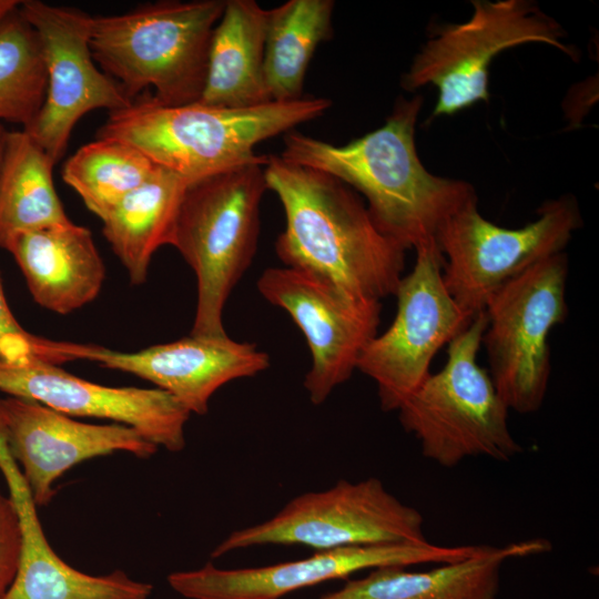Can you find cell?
Returning <instances> with one entry per match:
<instances>
[{"label":"cell","mask_w":599,"mask_h":599,"mask_svg":"<svg viewBox=\"0 0 599 599\" xmlns=\"http://www.w3.org/2000/svg\"><path fill=\"white\" fill-rule=\"evenodd\" d=\"M423 97H399L385 123L347 144L290 131L284 160L327 173L361 193L377 227L405 251L437 243L446 220L478 199L464 180L438 176L415 143Z\"/></svg>","instance_id":"6da1fadb"},{"label":"cell","mask_w":599,"mask_h":599,"mask_svg":"<svg viewBox=\"0 0 599 599\" xmlns=\"http://www.w3.org/2000/svg\"><path fill=\"white\" fill-rule=\"evenodd\" d=\"M264 172L285 213L275 251L286 267L367 300L380 302L395 294L406 251L377 227L358 193L327 173L276 154L267 156Z\"/></svg>","instance_id":"7a4b0ae2"},{"label":"cell","mask_w":599,"mask_h":599,"mask_svg":"<svg viewBox=\"0 0 599 599\" xmlns=\"http://www.w3.org/2000/svg\"><path fill=\"white\" fill-rule=\"evenodd\" d=\"M331 104L325 98H302L250 108L200 101L164 105L150 95L109 112L98 138L130 142L191 183L255 158L256 144L321 116Z\"/></svg>","instance_id":"3957f363"},{"label":"cell","mask_w":599,"mask_h":599,"mask_svg":"<svg viewBox=\"0 0 599 599\" xmlns=\"http://www.w3.org/2000/svg\"><path fill=\"white\" fill-rule=\"evenodd\" d=\"M224 7V0H163L123 13L92 16L93 60L131 102L149 88L160 104L197 102Z\"/></svg>","instance_id":"277c9868"},{"label":"cell","mask_w":599,"mask_h":599,"mask_svg":"<svg viewBox=\"0 0 599 599\" xmlns=\"http://www.w3.org/2000/svg\"><path fill=\"white\" fill-rule=\"evenodd\" d=\"M266 160L256 155L189 183L184 192L171 245L196 277L192 336L227 335L224 306L257 248Z\"/></svg>","instance_id":"5b68a950"},{"label":"cell","mask_w":599,"mask_h":599,"mask_svg":"<svg viewBox=\"0 0 599 599\" xmlns=\"http://www.w3.org/2000/svg\"><path fill=\"white\" fill-rule=\"evenodd\" d=\"M486 325L485 311L476 314L447 344L443 368L430 373L397 409L423 456L443 467L477 456L509 461L522 451L508 426V407L477 362Z\"/></svg>","instance_id":"8992f818"},{"label":"cell","mask_w":599,"mask_h":599,"mask_svg":"<svg viewBox=\"0 0 599 599\" xmlns=\"http://www.w3.org/2000/svg\"><path fill=\"white\" fill-rule=\"evenodd\" d=\"M470 18L436 27L400 78L409 92L432 84L438 97L432 118L453 115L489 101V69L505 50L527 43L554 47L573 61L578 49L561 24L530 0H474Z\"/></svg>","instance_id":"52a82bcc"},{"label":"cell","mask_w":599,"mask_h":599,"mask_svg":"<svg viewBox=\"0 0 599 599\" xmlns=\"http://www.w3.org/2000/svg\"><path fill=\"white\" fill-rule=\"evenodd\" d=\"M581 226L580 209L571 194L545 201L537 209L536 220L516 229L485 219L475 199L451 214L438 231L444 284L459 307L475 316L509 281L564 252Z\"/></svg>","instance_id":"ba28073f"},{"label":"cell","mask_w":599,"mask_h":599,"mask_svg":"<svg viewBox=\"0 0 599 599\" xmlns=\"http://www.w3.org/2000/svg\"><path fill=\"white\" fill-rule=\"evenodd\" d=\"M569 261L554 254L509 281L488 302L481 346L488 373L508 409L538 410L550 373L549 336L568 316Z\"/></svg>","instance_id":"9c48e42d"},{"label":"cell","mask_w":599,"mask_h":599,"mask_svg":"<svg viewBox=\"0 0 599 599\" xmlns=\"http://www.w3.org/2000/svg\"><path fill=\"white\" fill-rule=\"evenodd\" d=\"M424 518L376 477L338 480L290 500L272 518L231 532L212 551L219 558L262 545H302L315 551L380 544H424Z\"/></svg>","instance_id":"30bf717a"},{"label":"cell","mask_w":599,"mask_h":599,"mask_svg":"<svg viewBox=\"0 0 599 599\" xmlns=\"http://www.w3.org/2000/svg\"><path fill=\"white\" fill-rule=\"evenodd\" d=\"M416 251L409 274L396 291L397 308L388 328L366 345L357 369L377 386L380 408L397 410L430 374L434 356L473 319L448 293L437 243Z\"/></svg>","instance_id":"8fae6325"},{"label":"cell","mask_w":599,"mask_h":599,"mask_svg":"<svg viewBox=\"0 0 599 599\" xmlns=\"http://www.w3.org/2000/svg\"><path fill=\"white\" fill-rule=\"evenodd\" d=\"M19 13L35 31L47 70V92L32 123L22 129L55 164L78 121L90 111L131 104L120 87L93 60L91 18L72 7L21 1Z\"/></svg>","instance_id":"7c38bea8"},{"label":"cell","mask_w":599,"mask_h":599,"mask_svg":"<svg viewBox=\"0 0 599 599\" xmlns=\"http://www.w3.org/2000/svg\"><path fill=\"white\" fill-rule=\"evenodd\" d=\"M260 294L283 308L303 333L312 355L304 379L319 405L357 369L380 323L379 301L356 296L321 277L292 267H270L256 283Z\"/></svg>","instance_id":"4fadbf2b"},{"label":"cell","mask_w":599,"mask_h":599,"mask_svg":"<svg viewBox=\"0 0 599 599\" xmlns=\"http://www.w3.org/2000/svg\"><path fill=\"white\" fill-rule=\"evenodd\" d=\"M477 549L478 546L447 547L429 541L353 546L254 568L222 569L207 562L199 569L172 572L167 582L187 599H280L364 569L454 562L473 556Z\"/></svg>","instance_id":"5bb4252c"},{"label":"cell","mask_w":599,"mask_h":599,"mask_svg":"<svg viewBox=\"0 0 599 599\" xmlns=\"http://www.w3.org/2000/svg\"><path fill=\"white\" fill-rule=\"evenodd\" d=\"M0 433L37 507L49 505L54 481L82 461L115 451L148 459L159 449L130 426L82 423L14 396L0 398Z\"/></svg>","instance_id":"9a60e30c"},{"label":"cell","mask_w":599,"mask_h":599,"mask_svg":"<svg viewBox=\"0 0 599 599\" xmlns=\"http://www.w3.org/2000/svg\"><path fill=\"white\" fill-rule=\"evenodd\" d=\"M0 390L32 399L70 417H94L130 426L169 451L185 447L191 413L160 388L111 387L74 376L58 365L0 362Z\"/></svg>","instance_id":"2e32d148"},{"label":"cell","mask_w":599,"mask_h":599,"mask_svg":"<svg viewBox=\"0 0 599 599\" xmlns=\"http://www.w3.org/2000/svg\"><path fill=\"white\" fill-rule=\"evenodd\" d=\"M92 362L135 375L174 396L191 414L205 415L223 385L270 367L256 344L224 336H192L126 353L100 346Z\"/></svg>","instance_id":"e0dca14e"},{"label":"cell","mask_w":599,"mask_h":599,"mask_svg":"<svg viewBox=\"0 0 599 599\" xmlns=\"http://www.w3.org/2000/svg\"><path fill=\"white\" fill-rule=\"evenodd\" d=\"M0 471L17 510L21 530L20 562L4 599H148L153 586L122 570L93 576L67 564L50 546L38 507L0 433Z\"/></svg>","instance_id":"ac0fdd59"},{"label":"cell","mask_w":599,"mask_h":599,"mask_svg":"<svg viewBox=\"0 0 599 599\" xmlns=\"http://www.w3.org/2000/svg\"><path fill=\"white\" fill-rule=\"evenodd\" d=\"M40 306L69 314L91 303L105 266L90 230L69 221L16 234L6 245Z\"/></svg>","instance_id":"d6986e66"},{"label":"cell","mask_w":599,"mask_h":599,"mask_svg":"<svg viewBox=\"0 0 599 599\" xmlns=\"http://www.w3.org/2000/svg\"><path fill=\"white\" fill-rule=\"evenodd\" d=\"M550 547L545 539H530L504 547L480 546L468 558L425 571L377 568L318 599H496L507 559L537 555Z\"/></svg>","instance_id":"ffe728a7"},{"label":"cell","mask_w":599,"mask_h":599,"mask_svg":"<svg viewBox=\"0 0 599 599\" xmlns=\"http://www.w3.org/2000/svg\"><path fill=\"white\" fill-rule=\"evenodd\" d=\"M266 12L254 0L225 1L212 34L200 102L224 108L272 102L264 77Z\"/></svg>","instance_id":"44dd1931"},{"label":"cell","mask_w":599,"mask_h":599,"mask_svg":"<svg viewBox=\"0 0 599 599\" xmlns=\"http://www.w3.org/2000/svg\"><path fill=\"white\" fill-rule=\"evenodd\" d=\"M189 182L159 166L102 220V232L134 285L148 278L152 256L171 245L180 205Z\"/></svg>","instance_id":"7402d4cb"},{"label":"cell","mask_w":599,"mask_h":599,"mask_svg":"<svg viewBox=\"0 0 599 599\" xmlns=\"http://www.w3.org/2000/svg\"><path fill=\"white\" fill-rule=\"evenodd\" d=\"M53 166L26 131H7L0 167V248L18 233L71 221L53 185Z\"/></svg>","instance_id":"603a6c76"},{"label":"cell","mask_w":599,"mask_h":599,"mask_svg":"<svg viewBox=\"0 0 599 599\" xmlns=\"http://www.w3.org/2000/svg\"><path fill=\"white\" fill-rule=\"evenodd\" d=\"M333 0H288L266 12L264 77L271 101L302 99L318 44L332 37Z\"/></svg>","instance_id":"cb8c5ba5"},{"label":"cell","mask_w":599,"mask_h":599,"mask_svg":"<svg viewBox=\"0 0 599 599\" xmlns=\"http://www.w3.org/2000/svg\"><path fill=\"white\" fill-rule=\"evenodd\" d=\"M159 167L143 151L121 139L98 138L63 165L62 179L101 221Z\"/></svg>","instance_id":"d4e9b609"},{"label":"cell","mask_w":599,"mask_h":599,"mask_svg":"<svg viewBox=\"0 0 599 599\" xmlns=\"http://www.w3.org/2000/svg\"><path fill=\"white\" fill-rule=\"evenodd\" d=\"M18 9L0 24V120L26 129L44 102L47 70L37 33Z\"/></svg>","instance_id":"484cf974"},{"label":"cell","mask_w":599,"mask_h":599,"mask_svg":"<svg viewBox=\"0 0 599 599\" xmlns=\"http://www.w3.org/2000/svg\"><path fill=\"white\" fill-rule=\"evenodd\" d=\"M99 346L52 341L26 331L9 307L0 274V362H42L58 366L73 361L92 362Z\"/></svg>","instance_id":"4316f807"},{"label":"cell","mask_w":599,"mask_h":599,"mask_svg":"<svg viewBox=\"0 0 599 599\" xmlns=\"http://www.w3.org/2000/svg\"><path fill=\"white\" fill-rule=\"evenodd\" d=\"M21 554V530L17 510L0 490V599H4L17 577Z\"/></svg>","instance_id":"83f0119b"},{"label":"cell","mask_w":599,"mask_h":599,"mask_svg":"<svg viewBox=\"0 0 599 599\" xmlns=\"http://www.w3.org/2000/svg\"><path fill=\"white\" fill-rule=\"evenodd\" d=\"M20 3L19 0H0V24L19 8Z\"/></svg>","instance_id":"f1b7e54d"},{"label":"cell","mask_w":599,"mask_h":599,"mask_svg":"<svg viewBox=\"0 0 599 599\" xmlns=\"http://www.w3.org/2000/svg\"><path fill=\"white\" fill-rule=\"evenodd\" d=\"M6 134H7V131L3 129V126L0 123V167H1V162H2Z\"/></svg>","instance_id":"f546056e"}]
</instances>
